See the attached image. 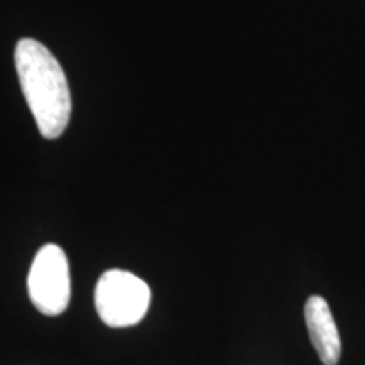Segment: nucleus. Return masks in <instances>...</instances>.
I'll return each instance as SVG.
<instances>
[{
  "label": "nucleus",
  "instance_id": "1",
  "mask_svg": "<svg viewBox=\"0 0 365 365\" xmlns=\"http://www.w3.org/2000/svg\"><path fill=\"white\" fill-rule=\"evenodd\" d=\"M14 59L22 93L41 135L56 139L65 132L71 115V97L65 71L53 53L36 39H21Z\"/></svg>",
  "mask_w": 365,
  "mask_h": 365
},
{
  "label": "nucleus",
  "instance_id": "2",
  "mask_svg": "<svg viewBox=\"0 0 365 365\" xmlns=\"http://www.w3.org/2000/svg\"><path fill=\"white\" fill-rule=\"evenodd\" d=\"M150 289L135 274L110 269L100 276L95 287V308L105 325L132 327L145 317Z\"/></svg>",
  "mask_w": 365,
  "mask_h": 365
},
{
  "label": "nucleus",
  "instance_id": "3",
  "mask_svg": "<svg viewBox=\"0 0 365 365\" xmlns=\"http://www.w3.org/2000/svg\"><path fill=\"white\" fill-rule=\"evenodd\" d=\"M27 289L33 304L43 314L58 317L68 308L71 296L70 267L65 250L54 244H46L36 254Z\"/></svg>",
  "mask_w": 365,
  "mask_h": 365
},
{
  "label": "nucleus",
  "instance_id": "4",
  "mask_svg": "<svg viewBox=\"0 0 365 365\" xmlns=\"http://www.w3.org/2000/svg\"><path fill=\"white\" fill-rule=\"evenodd\" d=\"M304 319L309 339L323 365L339 364L341 355L340 333L331 309L322 296H309L304 304Z\"/></svg>",
  "mask_w": 365,
  "mask_h": 365
}]
</instances>
